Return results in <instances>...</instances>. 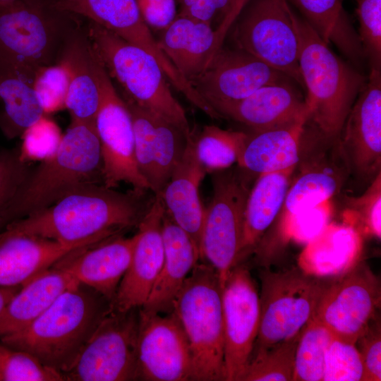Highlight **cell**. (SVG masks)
<instances>
[{
  "mask_svg": "<svg viewBox=\"0 0 381 381\" xmlns=\"http://www.w3.org/2000/svg\"><path fill=\"white\" fill-rule=\"evenodd\" d=\"M249 0H229L228 7L214 29L217 51L223 46L225 37L240 12Z\"/></svg>",
  "mask_w": 381,
  "mask_h": 381,
  "instance_id": "obj_49",
  "label": "cell"
},
{
  "mask_svg": "<svg viewBox=\"0 0 381 381\" xmlns=\"http://www.w3.org/2000/svg\"><path fill=\"white\" fill-rule=\"evenodd\" d=\"M364 368L356 344L332 338L327 349L322 381H363Z\"/></svg>",
  "mask_w": 381,
  "mask_h": 381,
  "instance_id": "obj_43",
  "label": "cell"
},
{
  "mask_svg": "<svg viewBox=\"0 0 381 381\" xmlns=\"http://www.w3.org/2000/svg\"><path fill=\"white\" fill-rule=\"evenodd\" d=\"M380 301V281L365 263L358 262L332 278L312 318L334 338L356 344L375 318Z\"/></svg>",
  "mask_w": 381,
  "mask_h": 381,
  "instance_id": "obj_13",
  "label": "cell"
},
{
  "mask_svg": "<svg viewBox=\"0 0 381 381\" xmlns=\"http://www.w3.org/2000/svg\"><path fill=\"white\" fill-rule=\"evenodd\" d=\"M147 190L85 186L5 229L62 243L107 241L138 228L155 198Z\"/></svg>",
  "mask_w": 381,
  "mask_h": 381,
  "instance_id": "obj_1",
  "label": "cell"
},
{
  "mask_svg": "<svg viewBox=\"0 0 381 381\" xmlns=\"http://www.w3.org/2000/svg\"><path fill=\"white\" fill-rule=\"evenodd\" d=\"M206 174L197 157L192 132L180 162L159 195L165 211L189 236L199 255L205 214L199 187Z\"/></svg>",
  "mask_w": 381,
  "mask_h": 381,
  "instance_id": "obj_23",
  "label": "cell"
},
{
  "mask_svg": "<svg viewBox=\"0 0 381 381\" xmlns=\"http://www.w3.org/2000/svg\"><path fill=\"white\" fill-rule=\"evenodd\" d=\"M211 174L213 193L205 209L200 259L216 270L222 288L238 264L252 174L239 167Z\"/></svg>",
  "mask_w": 381,
  "mask_h": 381,
  "instance_id": "obj_9",
  "label": "cell"
},
{
  "mask_svg": "<svg viewBox=\"0 0 381 381\" xmlns=\"http://www.w3.org/2000/svg\"><path fill=\"white\" fill-rule=\"evenodd\" d=\"M362 243V235L353 226L329 223L306 244L299 255V268L321 277L339 276L358 262Z\"/></svg>",
  "mask_w": 381,
  "mask_h": 381,
  "instance_id": "obj_27",
  "label": "cell"
},
{
  "mask_svg": "<svg viewBox=\"0 0 381 381\" xmlns=\"http://www.w3.org/2000/svg\"><path fill=\"white\" fill-rule=\"evenodd\" d=\"M222 285L216 270L197 263L177 294L173 313L186 335L193 380H225Z\"/></svg>",
  "mask_w": 381,
  "mask_h": 381,
  "instance_id": "obj_7",
  "label": "cell"
},
{
  "mask_svg": "<svg viewBox=\"0 0 381 381\" xmlns=\"http://www.w3.org/2000/svg\"><path fill=\"white\" fill-rule=\"evenodd\" d=\"M75 281L55 264L22 286L0 312V338L31 324Z\"/></svg>",
  "mask_w": 381,
  "mask_h": 381,
  "instance_id": "obj_29",
  "label": "cell"
},
{
  "mask_svg": "<svg viewBox=\"0 0 381 381\" xmlns=\"http://www.w3.org/2000/svg\"><path fill=\"white\" fill-rule=\"evenodd\" d=\"M373 320L356 341L360 344L358 349L364 368L363 381L381 380L380 322L374 320L373 323Z\"/></svg>",
  "mask_w": 381,
  "mask_h": 381,
  "instance_id": "obj_46",
  "label": "cell"
},
{
  "mask_svg": "<svg viewBox=\"0 0 381 381\" xmlns=\"http://www.w3.org/2000/svg\"><path fill=\"white\" fill-rule=\"evenodd\" d=\"M139 308L112 310L100 322L66 381L137 380Z\"/></svg>",
  "mask_w": 381,
  "mask_h": 381,
  "instance_id": "obj_11",
  "label": "cell"
},
{
  "mask_svg": "<svg viewBox=\"0 0 381 381\" xmlns=\"http://www.w3.org/2000/svg\"><path fill=\"white\" fill-rule=\"evenodd\" d=\"M190 136H187L173 123L157 116L155 125L154 175L150 184V190L154 195L161 194L180 162Z\"/></svg>",
  "mask_w": 381,
  "mask_h": 381,
  "instance_id": "obj_36",
  "label": "cell"
},
{
  "mask_svg": "<svg viewBox=\"0 0 381 381\" xmlns=\"http://www.w3.org/2000/svg\"><path fill=\"white\" fill-rule=\"evenodd\" d=\"M137 380H193V363L184 330L173 313L139 308Z\"/></svg>",
  "mask_w": 381,
  "mask_h": 381,
  "instance_id": "obj_15",
  "label": "cell"
},
{
  "mask_svg": "<svg viewBox=\"0 0 381 381\" xmlns=\"http://www.w3.org/2000/svg\"><path fill=\"white\" fill-rule=\"evenodd\" d=\"M339 139L350 169L367 179L381 171V70L370 68Z\"/></svg>",
  "mask_w": 381,
  "mask_h": 381,
  "instance_id": "obj_17",
  "label": "cell"
},
{
  "mask_svg": "<svg viewBox=\"0 0 381 381\" xmlns=\"http://www.w3.org/2000/svg\"><path fill=\"white\" fill-rule=\"evenodd\" d=\"M124 101L132 119L137 164L150 187L154 175L155 125L158 115L131 102Z\"/></svg>",
  "mask_w": 381,
  "mask_h": 381,
  "instance_id": "obj_41",
  "label": "cell"
},
{
  "mask_svg": "<svg viewBox=\"0 0 381 381\" xmlns=\"http://www.w3.org/2000/svg\"><path fill=\"white\" fill-rule=\"evenodd\" d=\"M136 240V233L128 238L119 236L77 249L56 264L113 303L131 263Z\"/></svg>",
  "mask_w": 381,
  "mask_h": 381,
  "instance_id": "obj_22",
  "label": "cell"
},
{
  "mask_svg": "<svg viewBox=\"0 0 381 381\" xmlns=\"http://www.w3.org/2000/svg\"><path fill=\"white\" fill-rule=\"evenodd\" d=\"M247 133L205 126L197 136L194 134L197 157L207 173L230 168L237 163Z\"/></svg>",
  "mask_w": 381,
  "mask_h": 381,
  "instance_id": "obj_33",
  "label": "cell"
},
{
  "mask_svg": "<svg viewBox=\"0 0 381 381\" xmlns=\"http://www.w3.org/2000/svg\"><path fill=\"white\" fill-rule=\"evenodd\" d=\"M95 73L100 92L95 126L100 143L103 184L115 188L120 183L150 190L135 159L132 119L128 108L105 68L95 56Z\"/></svg>",
  "mask_w": 381,
  "mask_h": 381,
  "instance_id": "obj_12",
  "label": "cell"
},
{
  "mask_svg": "<svg viewBox=\"0 0 381 381\" xmlns=\"http://www.w3.org/2000/svg\"><path fill=\"white\" fill-rule=\"evenodd\" d=\"M64 375L28 352L0 341V381H64Z\"/></svg>",
  "mask_w": 381,
  "mask_h": 381,
  "instance_id": "obj_39",
  "label": "cell"
},
{
  "mask_svg": "<svg viewBox=\"0 0 381 381\" xmlns=\"http://www.w3.org/2000/svg\"><path fill=\"white\" fill-rule=\"evenodd\" d=\"M344 223L361 235L381 237V171L361 195L348 197L342 213Z\"/></svg>",
  "mask_w": 381,
  "mask_h": 381,
  "instance_id": "obj_37",
  "label": "cell"
},
{
  "mask_svg": "<svg viewBox=\"0 0 381 381\" xmlns=\"http://www.w3.org/2000/svg\"><path fill=\"white\" fill-rule=\"evenodd\" d=\"M16 1H18V0H0V4L11 3Z\"/></svg>",
  "mask_w": 381,
  "mask_h": 381,
  "instance_id": "obj_51",
  "label": "cell"
},
{
  "mask_svg": "<svg viewBox=\"0 0 381 381\" xmlns=\"http://www.w3.org/2000/svg\"><path fill=\"white\" fill-rule=\"evenodd\" d=\"M93 184H103L95 126L71 122L54 154L32 168L10 202L4 217L5 228L75 190Z\"/></svg>",
  "mask_w": 381,
  "mask_h": 381,
  "instance_id": "obj_3",
  "label": "cell"
},
{
  "mask_svg": "<svg viewBox=\"0 0 381 381\" xmlns=\"http://www.w3.org/2000/svg\"><path fill=\"white\" fill-rule=\"evenodd\" d=\"M140 14L151 29L162 31L176 17V0H136Z\"/></svg>",
  "mask_w": 381,
  "mask_h": 381,
  "instance_id": "obj_47",
  "label": "cell"
},
{
  "mask_svg": "<svg viewBox=\"0 0 381 381\" xmlns=\"http://www.w3.org/2000/svg\"><path fill=\"white\" fill-rule=\"evenodd\" d=\"M332 338L324 325L310 320L296 346L292 381H322L325 353Z\"/></svg>",
  "mask_w": 381,
  "mask_h": 381,
  "instance_id": "obj_35",
  "label": "cell"
},
{
  "mask_svg": "<svg viewBox=\"0 0 381 381\" xmlns=\"http://www.w3.org/2000/svg\"><path fill=\"white\" fill-rule=\"evenodd\" d=\"M288 80L291 79L245 50L222 46L191 85L214 110L263 86Z\"/></svg>",
  "mask_w": 381,
  "mask_h": 381,
  "instance_id": "obj_16",
  "label": "cell"
},
{
  "mask_svg": "<svg viewBox=\"0 0 381 381\" xmlns=\"http://www.w3.org/2000/svg\"><path fill=\"white\" fill-rule=\"evenodd\" d=\"M56 6L83 16L154 56L172 87L183 88L186 80L161 49L144 21L136 0H56Z\"/></svg>",
  "mask_w": 381,
  "mask_h": 381,
  "instance_id": "obj_18",
  "label": "cell"
},
{
  "mask_svg": "<svg viewBox=\"0 0 381 381\" xmlns=\"http://www.w3.org/2000/svg\"><path fill=\"white\" fill-rule=\"evenodd\" d=\"M225 381H241L258 335L260 298L243 262L230 272L222 289Z\"/></svg>",
  "mask_w": 381,
  "mask_h": 381,
  "instance_id": "obj_14",
  "label": "cell"
},
{
  "mask_svg": "<svg viewBox=\"0 0 381 381\" xmlns=\"http://www.w3.org/2000/svg\"><path fill=\"white\" fill-rule=\"evenodd\" d=\"M302 18L328 45L333 44L354 66L365 59L358 32L343 7L344 0H291Z\"/></svg>",
  "mask_w": 381,
  "mask_h": 381,
  "instance_id": "obj_32",
  "label": "cell"
},
{
  "mask_svg": "<svg viewBox=\"0 0 381 381\" xmlns=\"http://www.w3.org/2000/svg\"><path fill=\"white\" fill-rule=\"evenodd\" d=\"M32 169L30 162L21 157L19 147L0 151V233L5 229L7 207Z\"/></svg>",
  "mask_w": 381,
  "mask_h": 381,
  "instance_id": "obj_45",
  "label": "cell"
},
{
  "mask_svg": "<svg viewBox=\"0 0 381 381\" xmlns=\"http://www.w3.org/2000/svg\"><path fill=\"white\" fill-rule=\"evenodd\" d=\"M229 2V0H181L179 15L212 24L218 13L224 16Z\"/></svg>",
  "mask_w": 381,
  "mask_h": 381,
  "instance_id": "obj_48",
  "label": "cell"
},
{
  "mask_svg": "<svg viewBox=\"0 0 381 381\" xmlns=\"http://www.w3.org/2000/svg\"><path fill=\"white\" fill-rule=\"evenodd\" d=\"M112 310V303L104 296L75 281L31 324L0 341L30 353L64 374Z\"/></svg>",
  "mask_w": 381,
  "mask_h": 381,
  "instance_id": "obj_2",
  "label": "cell"
},
{
  "mask_svg": "<svg viewBox=\"0 0 381 381\" xmlns=\"http://www.w3.org/2000/svg\"><path fill=\"white\" fill-rule=\"evenodd\" d=\"M86 33L95 56L122 88L124 100L155 113L187 136L191 135L186 111L154 56L90 21Z\"/></svg>",
  "mask_w": 381,
  "mask_h": 381,
  "instance_id": "obj_5",
  "label": "cell"
},
{
  "mask_svg": "<svg viewBox=\"0 0 381 381\" xmlns=\"http://www.w3.org/2000/svg\"><path fill=\"white\" fill-rule=\"evenodd\" d=\"M301 330L287 339L252 353L241 381H292Z\"/></svg>",
  "mask_w": 381,
  "mask_h": 381,
  "instance_id": "obj_34",
  "label": "cell"
},
{
  "mask_svg": "<svg viewBox=\"0 0 381 381\" xmlns=\"http://www.w3.org/2000/svg\"><path fill=\"white\" fill-rule=\"evenodd\" d=\"M70 81L71 68L64 56L36 70L33 90L44 115L66 109Z\"/></svg>",
  "mask_w": 381,
  "mask_h": 381,
  "instance_id": "obj_38",
  "label": "cell"
},
{
  "mask_svg": "<svg viewBox=\"0 0 381 381\" xmlns=\"http://www.w3.org/2000/svg\"><path fill=\"white\" fill-rule=\"evenodd\" d=\"M62 56L71 68V81L66 100L71 122L95 125L100 92L95 68V54L87 33L78 30Z\"/></svg>",
  "mask_w": 381,
  "mask_h": 381,
  "instance_id": "obj_30",
  "label": "cell"
},
{
  "mask_svg": "<svg viewBox=\"0 0 381 381\" xmlns=\"http://www.w3.org/2000/svg\"><path fill=\"white\" fill-rule=\"evenodd\" d=\"M231 29L237 47L284 73L303 88L295 13L288 0H249Z\"/></svg>",
  "mask_w": 381,
  "mask_h": 381,
  "instance_id": "obj_10",
  "label": "cell"
},
{
  "mask_svg": "<svg viewBox=\"0 0 381 381\" xmlns=\"http://www.w3.org/2000/svg\"><path fill=\"white\" fill-rule=\"evenodd\" d=\"M288 80L263 86L248 97L214 109L226 117L260 131L308 120L305 98Z\"/></svg>",
  "mask_w": 381,
  "mask_h": 381,
  "instance_id": "obj_21",
  "label": "cell"
},
{
  "mask_svg": "<svg viewBox=\"0 0 381 381\" xmlns=\"http://www.w3.org/2000/svg\"><path fill=\"white\" fill-rule=\"evenodd\" d=\"M298 65L308 121L325 137H339L346 119L367 78L341 59L301 17L295 14Z\"/></svg>",
  "mask_w": 381,
  "mask_h": 381,
  "instance_id": "obj_4",
  "label": "cell"
},
{
  "mask_svg": "<svg viewBox=\"0 0 381 381\" xmlns=\"http://www.w3.org/2000/svg\"><path fill=\"white\" fill-rule=\"evenodd\" d=\"M63 134L55 121L43 115L20 135L21 157L28 162L43 161L52 157L59 146Z\"/></svg>",
  "mask_w": 381,
  "mask_h": 381,
  "instance_id": "obj_42",
  "label": "cell"
},
{
  "mask_svg": "<svg viewBox=\"0 0 381 381\" xmlns=\"http://www.w3.org/2000/svg\"><path fill=\"white\" fill-rule=\"evenodd\" d=\"M260 322L252 353L298 333L313 318L332 277L308 274L301 268L260 270Z\"/></svg>",
  "mask_w": 381,
  "mask_h": 381,
  "instance_id": "obj_8",
  "label": "cell"
},
{
  "mask_svg": "<svg viewBox=\"0 0 381 381\" xmlns=\"http://www.w3.org/2000/svg\"><path fill=\"white\" fill-rule=\"evenodd\" d=\"M178 1H179V2H181V0H178Z\"/></svg>",
  "mask_w": 381,
  "mask_h": 381,
  "instance_id": "obj_52",
  "label": "cell"
},
{
  "mask_svg": "<svg viewBox=\"0 0 381 381\" xmlns=\"http://www.w3.org/2000/svg\"><path fill=\"white\" fill-rule=\"evenodd\" d=\"M332 199L308 207L279 221V234L283 241L292 240L308 243L329 223L333 214Z\"/></svg>",
  "mask_w": 381,
  "mask_h": 381,
  "instance_id": "obj_40",
  "label": "cell"
},
{
  "mask_svg": "<svg viewBox=\"0 0 381 381\" xmlns=\"http://www.w3.org/2000/svg\"><path fill=\"white\" fill-rule=\"evenodd\" d=\"M164 261L145 303L146 312L167 314L173 311L175 298L200 260L189 236L165 211L162 222Z\"/></svg>",
  "mask_w": 381,
  "mask_h": 381,
  "instance_id": "obj_24",
  "label": "cell"
},
{
  "mask_svg": "<svg viewBox=\"0 0 381 381\" xmlns=\"http://www.w3.org/2000/svg\"><path fill=\"white\" fill-rule=\"evenodd\" d=\"M35 71L0 59V128L8 139L44 115L33 90Z\"/></svg>",
  "mask_w": 381,
  "mask_h": 381,
  "instance_id": "obj_31",
  "label": "cell"
},
{
  "mask_svg": "<svg viewBox=\"0 0 381 381\" xmlns=\"http://www.w3.org/2000/svg\"><path fill=\"white\" fill-rule=\"evenodd\" d=\"M21 286L0 287V312Z\"/></svg>",
  "mask_w": 381,
  "mask_h": 381,
  "instance_id": "obj_50",
  "label": "cell"
},
{
  "mask_svg": "<svg viewBox=\"0 0 381 381\" xmlns=\"http://www.w3.org/2000/svg\"><path fill=\"white\" fill-rule=\"evenodd\" d=\"M308 120L247 133L238 166L260 175L295 168L301 157L303 134Z\"/></svg>",
  "mask_w": 381,
  "mask_h": 381,
  "instance_id": "obj_26",
  "label": "cell"
},
{
  "mask_svg": "<svg viewBox=\"0 0 381 381\" xmlns=\"http://www.w3.org/2000/svg\"><path fill=\"white\" fill-rule=\"evenodd\" d=\"M157 41L168 59L190 84L217 52L212 24L180 15L160 31Z\"/></svg>",
  "mask_w": 381,
  "mask_h": 381,
  "instance_id": "obj_25",
  "label": "cell"
},
{
  "mask_svg": "<svg viewBox=\"0 0 381 381\" xmlns=\"http://www.w3.org/2000/svg\"><path fill=\"white\" fill-rule=\"evenodd\" d=\"M101 242L62 243L5 229L0 233V287L22 286L71 252Z\"/></svg>",
  "mask_w": 381,
  "mask_h": 381,
  "instance_id": "obj_20",
  "label": "cell"
},
{
  "mask_svg": "<svg viewBox=\"0 0 381 381\" xmlns=\"http://www.w3.org/2000/svg\"><path fill=\"white\" fill-rule=\"evenodd\" d=\"M296 167L258 176L246 201L238 264L253 253L279 213Z\"/></svg>",
  "mask_w": 381,
  "mask_h": 381,
  "instance_id": "obj_28",
  "label": "cell"
},
{
  "mask_svg": "<svg viewBox=\"0 0 381 381\" xmlns=\"http://www.w3.org/2000/svg\"><path fill=\"white\" fill-rule=\"evenodd\" d=\"M164 212L161 196L155 195L150 207L138 226L131 263L119 284L113 310L126 311L141 308L145 303L164 261Z\"/></svg>",
  "mask_w": 381,
  "mask_h": 381,
  "instance_id": "obj_19",
  "label": "cell"
},
{
  "mask_svg": "<svg viewBox=\"0 0 381 381\" xmlns=\"http://www.w3.org/2000/svg\"><path fill=\"white\" fill-rule=\"evenodd\" d=\"M56 0H18L0 4V59L35 71L58 62L80 29L75 14Z\"/></svg>",
  "mask_w": 381,
  "mask_h": 381,
  "instance_id": "obj_6",
  "label": "cell"
},
{
  "mask_svg": "<svg viewBox=\"0 0 381 381\" xmlns=\"http://www.w3.org/2000/svg\"><path fill=\"white\" fill-rule=\"evenodd\" d=\"M358 32L370 68L381 70V0H355Z\"/></svg>",
  "mask_w": 381,
  "mask_h": 381,
  "instance_id": "obj_44",
  "label": "cell"
}]
</instances>
